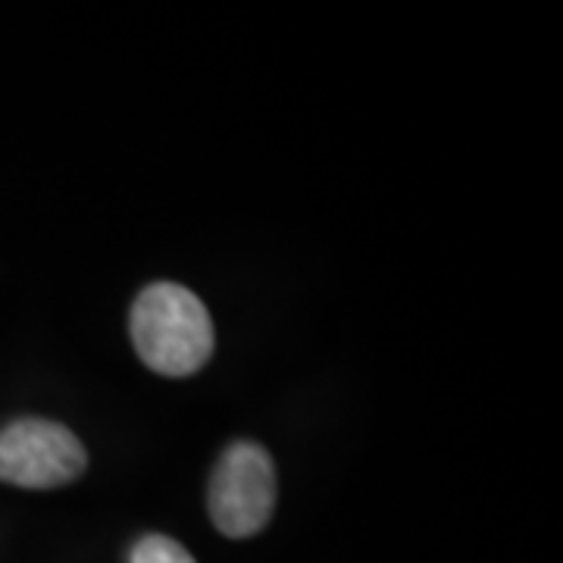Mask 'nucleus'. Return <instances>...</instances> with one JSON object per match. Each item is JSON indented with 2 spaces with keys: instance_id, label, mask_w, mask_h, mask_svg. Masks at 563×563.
<instances>
[{
  "instance_id": "obj_1",
  "label": "nucleus",
  "mask_w": 563,
  "mask_h": 563,
  "mask_svg": "<svg viewBox=\"0 0 563 563\" xmlns=\"http://www.w3.org/2000/svg\"><path fill=\"white\" fill-rule=\"evenodd\" d=\"M135 351L161 376H191L213 354V320L195 291L176 282L147 285L132 307Z\"/></svg>"
},
{
  "instance_id": "obj_4",
  "label": "nucleus",
  "mask_w": 563,
  "mask_h": 563,
  "mask_svg": "<svg viewBox=\"0 0 563 563\" xmlns=\"http://www.w3.org/2000/svg\"><path fill=\"white\" fill-rule=\"evenodd\" d=\"M132 563H195V558L176 539L166 536H144L132 548Z\"/></svg>"
},
{
  "instance_id": "obj_2",
  "label": "nucleus",
  "mask_w": 563,
  "mask_h": 563,
  "mask_svg": "<svg viewBox=\"0 0 563 563\" xmlns=\"http://www.w3.org/2000/svg\"><path fill=\"white\" fill-rule=\"evenodd\" d=\"M276 507V466L257 442H235L210 479V517L229 539H247L269 523Z\"/></svg>"
},
{
  "instance_id": "obj_3",
  "label": "nucleus",
  "mask_w": 563,
  "mask_h": 563,
  "mask_svg": "<svg viewBox=\"0 0 563 563\" xmlns=\"http://www.w3.org/2000/svg\"><path fill=\"white\" fill-rule=\"evenodd\" d=\"M88 454L60 422H10L0 432V479L20 488H60L85 473Z\"/></svg>"
}]
</instances>
